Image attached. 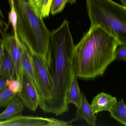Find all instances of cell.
<instances>
[{"label": "cell", "instance_id": "obj_21", "mask_svg": "<svg viewBox=\"0 0 126 126\" xmlns=\"http://www.w3.org/2000/svg\"><path fill=\"white\" fill-rule=\"evenodd\" d=\"M20 85L21 82L16 79H7L6 87L13 93H17L19 90Z\"/></svg>", "mask_w": 126, "mask_h": 126}, {"label": "cell", "instance_id": "obj_17", "mask_svg": "<svg viewBox=\"0 0 126 126\" xmlns=\"http://www.w3.org/2000/svg\"><path fill=\"white\" fill-rule=\"evenodd\" d=\"M17 96V93H13L7 87L0 92V107H6Z\"/></svg>", "mask_w": 126, "mask_h": 126}, {"label": "cell", "instance_id": "obj_10", "mask_svg": "<svg viewBox=\"0 0 126 126\" xmlns=\"http://www.w3.org/2000/svg\"><path fill=\"white\" fill-rule=\"evenodd\" d=\"M76 117L78 119L85 121L89 125H96V116L94 113L91 107L87 101L85 95L82 93L81 104L79 107L77 108Z\"/></svg>", "mask_w": 126, "mask_h": 126}, {"label": "cell", "instance_id": "obj_1", "mask_svg": "<svg viewBox=\"0 0 126 126\" xmlns=\"http://www.w3.org/2000/svg\"><path fill=\"white\" fill-rule=\"evenodd\" d=\"M120 45L116 38L102 29L91 26L74 46L72 64L76 76L88 80L103 76L115 60V51Z\"/></svg>", "mask_w": 126, "mask_h": 126}, {"label": "cell", "instance_id": "obj_4", "mask_svg": "<svg viewBox=\"0 0 126 126\" xmlns=\"http://www.w3.org/2000/svg\"><path fill=\"white\" fill-rule=\"evenodd\" d=\"M91 26H97L126 44V7L112 0H86Z\"/></svg>", "mask_w": 126, "mask_h": 126}, {"label": "cell", "instance_id": "obj_12", "mask_svg": "<svg viewBox=\"0 0 126 126\" xmlns=\"http://www.w3.org/2000/svg\"><path fill=\"white\" fill-rule=\"evenodd\" d=\"M24 108V105L20 99L17 96L6 107V109L0 113V121L20 115L23 111Z\"/></svg>", "mask_w": 126, "mask_h": 126}, {"label": "cell", "instance_id": "obj_8", "mask_svg": "<svg viewBox=\"0 0 126 126\" xmlns=\"http://www.w3.org/2000/svg\"><path fill=\"white\" fill-rule=\"evenodd\" d=\"M3 43L5 51L9 53L14 64L16 79L20 81L22 73V43L17 40L14 35L6 34L3 37Z\"/></svg>", "mask_w": 126, "mask_h": 126}, {"label": "cell", "instance_id": "obj_15", "mask_svg": "<svg viewBox=\"0 0 126 126\" xmlns=\"http://www.w3.org/2000/svg\"><path fill=\"white\" fill-rule=\"evenodd\" d=\"M109 112L112 118L121 124L126 126V107L123 99L117 102Z\"/></svg>", "mask_w": 126, "mask_h": 126}, {"label": "cell", "instance_id": "obj_19", "mask_svg": "<svg viewBox=\"0 0 126 126\" xmlns=\"http://www.w3.org/2000/svg\"><path fill=\"white\" fill-rule=\"evenodd\" d=\"M67 3L66 0H52L50 13L54 15L61 12L64 9Z\"/></svg>", "mask_w": 126, "mask_h": 126}, {"label": "cell", "instance_id": "obj_26", "mask_svg": "<svg viewBox=\"0 0 126 126\" xmlns=\"http://www.w3.org/2000/svg\"><path fill=\"white\" fill-rule=\"evenodd\" d=\"M0 15L1 16H3V15L2 14V12H1V11H0Z\"/></svg>", "mask_w": 126, "mask_h": 126}, {"label": "cell", "instance_id": "obj_16", "mask_svg": "<svg viewBox=\"0 0 126 126\" xmlns=\"http://www.w3.org/2000/svg\"><path fill=\"white\" fill-rule=\"evenodd\" d=\"M51 1L52 0H34L33 1L37 13L42 18L49 16Z\"/></svg>", "mask_w": 126, "mask_h": 126}, {"label": "cell", "instance_id": "obj_22", "mask_svg": "<svg viewBox=\"0 0 126 126\" xmlns=\"http://www.w3.org/2000/svg\"><path fill=\"white\" fill-rule=\"evenodd\" d=\"M5 50L3 47V40L0 38V66L3 60L5 54Z\"/></svg>", "mask_w": 126, "mask_h": 126}, {"label": "cell", "instance_id": "obj_6", "mask_svg": "<svg viewBox=\"0 0 126 126\" xmlns=\"http://www.w3.org/2000/svg\"><path fill=\"white\" fill-rule=\"evenodd\" d=\"M77 117L69 122L53 118H46L18 115L7 120L0 121V126H68L78 120Z\"/></svg>", "mask_w": 126, "mask_h": 126}, {"label": "cell", "instance_id": "obj_11", "mask_svg": "<svg viewBox=\"0 0 126 126\" xmlns=\"http://www.w3.org/2000/svg\"><path fill=\"white\" fill-rule=\"evenodd\" d=\"M77 78L74 74L67 92L66 101L68 104H73L77 108H79L81 104L82 93L79 89Z\"/></svg>", "mask_w": 126, "mask_h": 126}, {"label": "cell", "instance_id": "obj_20", "mask_svg": "<svg viewBox=\"0 0 126 126\" xmlns=\"http://www.w3.org/2000/svg\"><path fill=\"white\" fill-rule=\"evenodd\" d=\"M115 60L126 61V44H121L118 46L115 51Z\"/></svg>", "mask_w": 126, "mask_h": 126}, {"label": "cell", "instance_id": "obj_2", "mask_svg": "<svg viewBox=\"0 0 126 126\" xmlns=\"http://www.w3.org/2000/svg\"><path fill=\"white\" fill-rule=\"evenodd\" d=\"M69 22L65 20L51 32L49 41L50 65L48 68L54 84V96L48 110L56 116L69 110L66 95L74 74L72 64L74 48Z\"/></svg>", "mask_w": 126, "mask_h": 126}, {"label": "cell", "instance_id": "obj_23", "mask_svg": "<svg viewBox=\"0 0 126 126\" xmlns=\"http://www.w3.org/2000/svg\"><path fill=\"white\" fill-rule=\"evenodd\" d=\"M6 79L0 77V92L6 87Z\"/></svg>", "mask_w": 126, "mask_h": 126}, {"label": "cell", "instance_id": "obj_3", "mask_svg": "<svg viewBox=\"0 0 126 126\" xmlns=\"http://www.w3.org/2000/svg\"><path fill=\"white\" fill-rule=\"evenodd\" d=\"M17 16L16 32L29 51L41 56L49 67L51 32L38 15L32 0H14Z\"/></svg>", "mask_w": 126, "mask_h": 126}, {"label": "cell", "instance_id": "obj_25", "mask_svg": "<svg viewBox=\"0 0 126 126\" xmlns=\"http://www.w3.org/2000/svg\"><path fill=\"white\" fill-rule=\"evenodd\" d=\"M76 0H66L67 2L70 3H71V4L74 3L76 2Z\"/></svg>", "mask_w": 126, "mask_h": 126}, {"label": "cell", "instance_id": "obj_27", "mask_svg": "<svg viewBox=\"0 0 126 126\" xmlns=\"http://www.w3.org/2000/svg\"><path fill=\"white\" fill-rule=\"evenodd\" d=\"M34 0H32V1H33V2L34 1Z\"/></svg>", "mask_w": 126, "mask_h": 126}, {"label": "cell", "instance_id": "obj_5", "mask_svg": "<svg viewBox=\"0 0 126 126\" xmlns=\"http://www.w3.org/2000/svg\"><path fill=\"white\" fill-rule=\"evenodd\" d=\"M29 52L33 67L35 86L40 98L39 107L45 112L48 113L54 96L53 81L44 59L39 54Z\"/></svg>", "mask_w": 126, "mask_h": 126}, {"label": "cell", "instance_id": "obj_14", "mask_svg": "<svg viewBox=\"0 0 126 126\" xmlns=\"http://www.w3.org/2000/svg\"><path fill=\"white\" fill-rule=\"evenodd\" d=\"M22 71H24L28 75L35 85V79L31 55L26 46L22 43Z\"/></svg>", "mask_w": 126, "mask_h": 126}, {"label": "cell", "instance_id": "obj_7", "mask_svg": "<svg viewBox=\"0 0 126 126\" xmlns=\"http://www.w3.org/2000/svg\"><path fill=\"white\" fill-rule=\"evenodd\" d=\"M21 85L17 96L20 99L24 107L35 112L40 102V98L37 90L28 75L22 71Z\"/></svg>", "mask_w": 126, "mask_h": 126}, {"label": "cell", "instance_id": "obj_24", "mask_svg": "<svg viewBox=\"0 0 126 126\" xmlns=\"http://www.w3.org/2000/svg\"><path fill=\"white\" fill-rule=\"evenodd\" d=\"M122 5L125 7H126V0H120Z\"/></svg>", "mask_w": 126, "mask_h": 126}, {"label": "cell", "instance_id": "obj_9", "mask_svg": "<svg viewBox=\"0 0 126 126\" xmlns=\"http://www.w3.org/2000/svg\"><path fill=\"white\" fill-rule=\"evenodd\" d=\"M117 102L116 97L102 92L94 97L90 105L95 114L102 111H110Z\"/></svg>", "mask_w": 126, "mask_h": 126}, {"label": "cell", "instance_id": "obj_13", "mask_svg": "<svg viewBox=\"0 0 126 126\" xmlns=\"http://www.w3.org/2000/svg\"><path fill=\"white\" fill-rule=\"evenodd\" d=\"M0 77L6 79H16L14 64L9 53L5 51L0 66Z\"/></svg>", "mask_w": 126, "mask_h": 126}, {"label": "cell", "instance_id": "obj_18", "mask_svg": "<svg viewBox=\"0 0 126 126\" xmlns=\"http://www.w3.org/2000/svg\"><path fill=\"white\" fill-rule=\"evenodd\" d=\"M11 9L10 12L9 14V21L12 25L14 32V35L17 40L19 39L17 36L16 32L17 21V14L14 5V0H9Z\"/></svg>", "mask_w": 126, "mask_h": 126}]
</instances>
